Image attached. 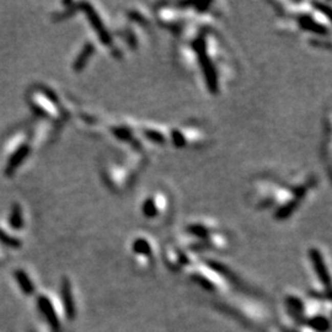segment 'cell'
<instances>
[{
  "mask_svg": "<svg viewBox=\"0 0 332 332\" xmlns=\"http://www.w3.org/2000/svg\"><path fill=\"white\" fill-rule=\"evenodd\" d=\"M312 256H313L314 261H315V263L318 264V273L320 275V278H321L322 281L327 282V272H326V270L324 267V262H321V257H320V255L316 251H313Z\"/></svg>",
  "mask_w": 332,
  "mask_h": 332,
  "instance_id": "cell-1",
  "label": "cell"
},
{
  "mask_svg": "<svg viewBox=\"0 0 332 332\" xmlns=\"http://www.w3.org/2000/svg\"><path fill=\"white\" fill-rule=\"evenodd\" d=\"M11 225L14 228H21V224H23V220H21V214H20V208L19 206H15L14 212H13V218H11Z\"/></svg>",
  "mask_w": 332,
  "mask_h": 332,
  "instance_id": "cell-2",
  "label": "cell"
},
{
  "mask_svg": "<svg viewBox=\"0 0 332 332\" xmlns=\"http://www.w3.org/2000/svg\"><path fill=\"white\" fill-rule=\"evenodd\" d=\"M26 151H29V149H26V147H23V149H21V150H19V153H17V154L15 155V157L13 158V159H11V161H10V165H9V170L13 169V167H14L15 165H17V164H19L20 161L23 160V157H24V155L26 154Z\"/></svg>",
  "mask_w": 332,
  "mask_h": 332,
  "instance_id": "cell-3",
  "label": "cell"
}]
</instances>
